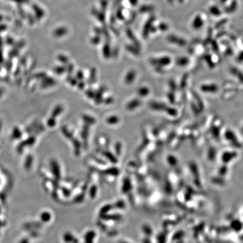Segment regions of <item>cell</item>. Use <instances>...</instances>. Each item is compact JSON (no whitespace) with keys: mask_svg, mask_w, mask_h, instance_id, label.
Listing matches in <instances>:
<instances>
[{"mask_svg":"<svg viewBox=\"0 0 243 243\" xmlns=\"http://www.w3.org/2000/svg\"><path fill=\"white\" fill-rule=\"evenodd\" d=\"M167 39L169 42L178 45L179 46H184L186 44V41L185 39L175 35H169L167 37Z\"/></svg>","mask_w":243,"mask_h":243,"instance_id":"obj_1","label":"cell"},{"mask_svg":"<svg viewBox=\"0 0 243 243\" xmlns=\"http://www.w3.org/2000/svg\"><path fill=\"white\" fill-rule=\"evenodd\" d=\"M204 21L200 15H197L195 17L192 23L193 28L195 29H199L203 25Z\"/></svg>","mask_w":243,"mask_h":243,"instance_id":"obj_2","label":"cell"},{"mask_svg":"<svg viewBox=\"0 0 243 243\" xmlns=\"http://www.w3.org/2000/svg\"><path fill=\"white\" fill-rule=\"evenodd\" d=\"M238 7V3L236 0H232V2L231 3V5L227 7L226 9V11L227 13H233L235 11Z\"/></svg>","mask_w":243,"mask_h":243,"instance_id":"obj_3","label":"cell"},{"mask_svg":"<svg viewBox=\"0 0 243 243\" xmlns=\"http://www.w3.org/2000/svg\"><path fill=\"white\" fill-rule=\"evenodd\" d=\"M210 13L212 14H213V15L215 16H219L221 14V11H220V10L218 9V7L215 6H211L210 9Z\"/></svg>","mask_w":243,"mask_h":243,"instance_id":"obj_4","label":"cell"},{"mask_svg":"<svg viewBox=\"0 0 243 243\" xmlns=\"http://www.w3.org/2000/svg\"><path fill=\"white\" fill-rule=\"evenodd\" d=\"M188 59L186 58H181L177 60V63L179 65H186L188 63Z\"/></svg>","mask_w":243,"mask_h":243,"instance_id":"obj_5","label":"cell"},{"mask_svg":"<svg viewBox=\"0 0 243 243\" xmlns=\"http://www.w3.org/2000/svg\"><path fill=\"white\" fill-rule=\"evenodd\" d=\"M226 21H227V20L226 19H223V20H221V21H220L216 25V27H217V28H220V27H221L222 25H224V24H225L226 23Z\"/></svg>","mask_w":243,"mask_h":243,"instance_id":"obj_6","label":"cell"},{"mask_svg":"<svg viewBox=\"0 0 243 243\" xmlns=\"http://www.w3.org/2000/svg\"><path fill=\"white\" fill-rule=\"evenodd\" d=\"M161 28L162 29L163 31L167 30V29H168V25H167V24H165L163 23V24H162L161 25Z\"/></svg>","mask_w":243,"mask_h":243,"instance_id":"obj_7","label":"cell"},{"mask_svg":"<svg viewBox=\"0 0 243 243\" xmlns=\"http://www.w3.org/2000/svg\"><path fill=\"white\" fill-rule=\"evenodd\" d=\"M238 60L240 61H243V51H242L238 57Z\"/></svg>","mask_w":243,"mask_h":243,"instance_id":"obj_8","label":"cell"},{"mask_svg":"<svg viewBox=\"0 0 243 243\" xmlns=\"http://www.w3.org/2000/svg\"><path fill=\"white\" fill-rule=\"evenodd\" d=\"M227 0H220V1L222 3H225L226 1H227Z\"/></svg>","mask_w":243,"mask_h":243,"instance_id":"obj_9","label":"cell"},{"mask_svg":"<svg viewBox=\"0 0 243 243\" xmlns=\"http://www.w3.org/2000/svg\"><path fill=\"white\" fill-rule=\"evenodd\" d=\"M168 1H169L170 2H172L173 1V0H168Z\"/></svg>","mask_w":243,"mask_h":243,"instance_id":"obj_10","label":"cell"},{"mask_svg":"<svg viewBox=\"0 0 243 243\" xmlns=\"http://www.w3.org/2000/svg\"><path fill=\"white\" fill-rule=\"evenodd\" d=\"M178 1H179V2H182V1H183V0H178Z\"/></svg>","mask_w":243,"mask_h":243,"instance_id":"obj_11","label":"cell"}]
</instances>
